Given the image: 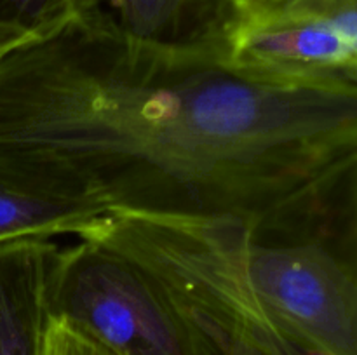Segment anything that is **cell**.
Segmentation results:
<instances>
[{"label": "cell", "mask_w": 357, "mask_h": 355, "mask_svg": "<svg viewBox=\"0 0 357 355\" xmlns=\"http://www.w3.org/2000/svg\"><path fill=\"white\" fill-rule=\"evenodd\" d=\"M225 56L136 40L96 7L0 58V167L119 214L257 219L357 164V86Z\"/></svg>", "instance_id": "6da1fadb"}, {"label": "cell", "mask_w": 357, "mask_h": 355, "mask_svg": "<svg viewBox=\"0 0 357 355\" xmlns=\"http://www.w3.org/2000/svg\"><path fill=\"white\" fill-rule=\"evenodd\" d=\"M357 164L246 218L112 212L91 237L149 268L220 341L357 355Z\"/></svg>", "instance_id": "7a4b0ae2"}, {"label": "cell", "mask_w": 357, "mask_h": 355, "mask_svg": "<svg viewBox=\"0 0 357 355\" xmlns=\"http://www.w3.org/2000/svg\"><path fill=\"white\" fill-rule=\"evenodd\" d=\"M49 306L121 355H227L149 268L91 237L59 247Z\"/></svg>", "instance_id": "3957f363"}, {"label": "cell", "mask_w": 357, "mask_h": 355, "mask_svg": "<svg viewBox=\"0 0 357 355\" xmlns=\"http://www.w3.org/2000/svg\"><path fill=\"white\" fill-rule=\"evenodd\" d=\"M225 59L268 82L357 86V0H288L243 17Z\"/></svg>", "instance_id": "277c9868"}, {"label": "cell", "mask_w": 357, "mask_h": 355, "mask_svg": "<svg viewBox=\"0 0 357 355\" xmlns=\"http://www.w3.org/2000/svg\"><path fill=\"white\" fill-rule=\"evenodd\" d=\"M58 253L47 237L0 242V355H40Z\"/></svg>", "instance_id": "5b68a950"}, {"label": "cell", "mask_w": 357, "mask_h": 355, "mask_svg": "<svg viewBox=\"0 0 357 355\" xmlns=\"http://www.w3.org/2000/svg\"><path fill=\"white\" fill-rule=\"evenodd\" d=\"M112 214L100 198L35 173L0 167V242L24 237L84 235Z\"/></svg>", "instance_id": "8992f818"}, {"label": "cell", "mask_w": 357, "mask_h": 355, "mask_svg": "<svg viewBox=\"0 0 357 355\" xmlns=\"http://www.w3.org/2000/svg\"><path fill=\"white\" fill-rule=\"evenodd\" d=\"M122 33L164 47L227 51L241 17L223 0H115Z\"/></svg>", "instance_id": "52a82bcc"}, {"label": "cell", "mask_w": 357, "mask_h": 355, "mask_svg": "<svg viewBox=\"0 0 357 355\" xmlns=\"http://www.w3.org/2000/svg\"><path fill=\"white\" fill-rule=\"evenodd\" d=\"M100 6L101 0H0V26L37 42Z\"/></svg>", "instance_id": "ba28073f"}, {"label": "cell", "mask_w": 357, "mask_h": 355, "mask_svg": "<svg viewBox=\"0 0 357 355\" xmlns=\"http://www.w3.org/2000/svg\"><path fill=\"white\" fill-rule=\"evenodd\" d=\"M40 355H121L61 317H49Z\"/></svg>", "instance_id": "9c48e42d"}, {"label": "cell", "mask_w": 357, "mask_h": 355, "mask_svg": "<svg viewBox=\"0 0 357 355\" xmlns=\"http://www.w3.org/2000/svg\"><path fill=\"white\" fill-rule=\"evenodd\" d=\"M223 2L229 3V6L239 14L241 19H243V17L265 13V10L268 9H274V7L281 6V3L288 2V0H223Z\"/></svg>", "instance_id": "30bf717a"}, {"label": "cell", "mask_w": 357, "mask_h": 355, "mask_svg": "<svg viewBox=\"0 0 357 355\" xmlns=\"http://www.w3.org/2000/svg\"><path fill=\"white\" fill-rule=\"evenodd\" d=\"M35 42L33 38L28 37L26 33H21L17 30H10V28L0 26V58L10 52L13 49L21 47L24 44H31Z\"/></svg>", "instance_id": "8fae6325"}, {"label": "cell", "mask_w": 357, "mask_h": 355, "mask_svg": "<svg viewBox=\"0 0 357 355\" xmlns=\"http://www.w3.org/2000/svg\"><path fill=\"white\" fill-rule=\"evenodd\" d=\"M227 355H255V354L253 352L246 350V348L237 347V345H230V347L227 348Z\"/></svg>", "instance_id": "7c38bea8"}, {"label": "cell", "mask_w": 357, "mask_h": 355, "mask_svg": "<svg viewBox=\"0 0 357 355\" xmlns=\"http://www.w3.org/2000/svg\"><path fill=\"white\" fill-rule=\"evenodd\" d=\"M114 2H115V0H101V3H103V7H105V9H110V7L112 6H114Z\"/></svg>", "instance_id": "4fadbf2b"}]
</instances>
